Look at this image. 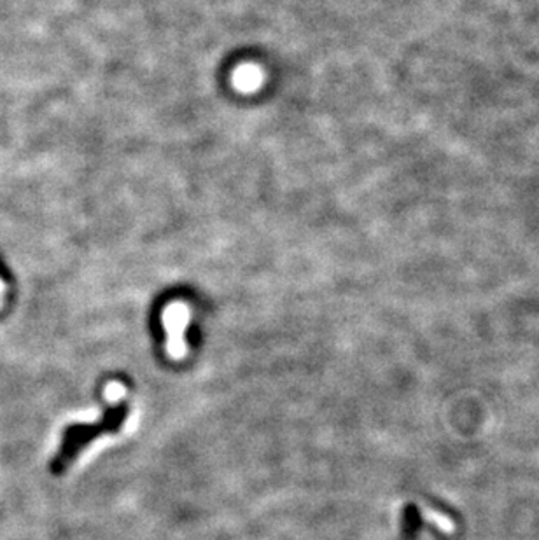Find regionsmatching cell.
Returning <instances> with one entry per match:
<instances>
[{
    "mask_svg": "<svg viewBox=\"0 0 539 540\" xmlns=\"http://www.w3.org/2000/svg\"><path fill=\"white\" fill-rule=\"evenodd\" d=\"M128 409H130V407L121 402L118 404V406H112L111 409H107V413L104 414L102 421L95 423V425L67 426L62 439V448H60V451L56 453V456L51 462L53 474H62V472L74 462V458L79 455V451H81L86 444L92 443L93 439H97L98 436H102V434L118 432L124 423Z\"/></svg>",
    "mask_w": 539,
    "mask_h": 540,
    "instance_id": "6da1fadb",
    "label": "cell"
},
{
    "mask_svg": "<svg viewBox=\"0 0 539 540\" xmlns=\"http://www.w3.org/2000/svg\"><path fill=\"white\" fill-rule=\"evenodd\" d=\"M187 322V308L184 304H173L165 312V326H167L168 336V350L175 357H180L186 352V345L183 341V331Z\"/></svg>",
    "mask_w": 539,
    "mask_h": 540,
    "instance_id": "7a4b0ae2",
    "label": "cell"
},
{
    "mask_svg": "<svg viewBox=\"0 0 539 540\" xmlns=\"http://www.w3.org/2000/svg\"><path fill=\"white\" fill-rule=\"evenodd\" d=\"M233 84L242 93H254L263 84V72L256 65H242L233 74Z\"/></svg>",
    "mask_w": 539,
    "mask_h": 540,
    "instance_id": "3957f363",
    "label": "cell"
},
{
    "mask_svg": "<svg viewBox=\"0 0 539 540\" xmlns=\"http://www.w3.org/2000/svg\"><path fill=\"white\" fill-rule=\"evenodd\" d=\"M420 514H422V517H424L425 521H429V523L436 524V527H438L440 530L443 531V534H454V531H455V523H454V521H452L448 516L441 514V512L432 511V509H429V507H422L420 509Z\"/></svg>",
    "mask_w": 539,
    "mask_h": 540,
    "instance_id": "277c9868",
    "label": "cell"
}]
</instances>
